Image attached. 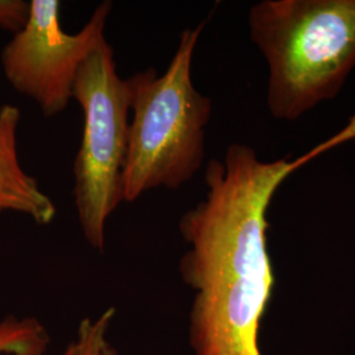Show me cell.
Masks as SVG:
<instances>
[{"instance_id": "cell-1", "label": "cell", "mask_w": 355, "mask_h": 355, "mask_svg": "<svg viewBox=\"0 0 355 355\" xmlns=\"http://www.w3.org/2000/svg\"><path fill=\"white\" fill-rule=\"evenodd\" d=\"M336 141L297 158L262 161L252 146L230 144L204 174V200L184 212L179 232L189 245L179 262L193 291L189 341L192 355H262L259 331L272 297L267 211L283 182Z\"/></svg>"}, {"instance_id": "cell-2", "label": "cell", "mask_w": 355, "mask_h": 355, "mask_svg": "<svg viewBox=\"0 0 355 355\" xmlns=\"http://www.w3.org/2000/svg\"><path fill=\"white\" fill-rule=\"evenodd\" d=\"M268 70L267 108L296 121L337 98L355 69V0H262L248 15Z\"/></svg>"}, {"instance_id": "cell-3", "label": "cell", "mask_w": 355, "mask_h": 355, "mask_svg": "<svg viewBox=\"0 0 355 355\" xmlns=\"http://www.w3.org/2000/svg\"><path fill=\"white\" fill-rule=\"evenodd\" d=\"M204 26L205 21L182 32L164 76L150 67L125 79L133 117L123 202L132 203L159 187L179 189L203 166L212 101L193 86L191 67Z\"/></svg>"}, {"instance_id": "cell-4", "label": "cell", "mask_w": 355, "mask_h": 355, "mask_svg": "<svg viewBox=\"0 0 355 355\" xmlns=\"http://www.w3.org/2000/svg\"><path fill=\"white\" fill-rule=\"evenodd\" d=\"M73 98L85 114L74 161V198L83 236L103 252L105 223L123 203L130 101L127 80L117 76L112 46L103 40L76 71Z\"/></svg>"}, {"instance_id": "cell-5", "label": "cell", "mask_w": 355, "mask_h": 355, "mask_svg": "<svg viewBox=\"0 0 355 355\" xmlns=\"http://www.w3.org/2000/svg\"><path fill=\"white\" fill-rule=\"evenodd\" d=\"M61 1L32 0L26 28L3 48V73L15 91L31 98L45 117L61 114L73 98L76 71L104 37L112 10L103 1L89 23L76 35L64 33L60 21Z\"/></svg>"}, {"instance_id": "cell-6", "label": "cell", "mask_w": 355, "mask_h": 355, "mask_svg": "<svg viewBox=\"0 0 355 355\" xmlns=\"http://www.w3.org/2000/svg\"><path fill=\"white\" fill-rule=\"evenodd\" d=\"M20 110L15 105L0 108V212L13 211L31 217L36 224L48 225L57 209L42 192L38 182L20 165L17 153V128Z\"/></svg>"}, {"instance_id": "cell-7", "label": "cell", "mask_w": 355, "mask_h": 355, "mask_svg": "<svg viewBox=\"0 0 355 355\" xmlns=\"http://www.w3.org/2000/svg\"><path fill=\"white\" fill-rule=\"evenodd\" d=\"M51 341L38 318L0 316V355H45Z\"/></svg>"}, {"instance_id": "cell-8", "label": "cell", "mask_w": 355, "mask_h": 355, "mask_svg": "<svg viewBox=\"0 0 355 355\" xmlns=\"http://www.w3.org/2000/svg\"><path fill=\"white\" fill-rule=\"evenodd\" d=\"M114 316L116 309L111 306L98 318H83L78 325L76 340L67 345L62 355H104Z\"/></svg>"}, {"instance_id": "cell-9", "label": "cell", "mask_w": 355, "mask_h": 355, "mask_svg": "<svg viewBox=\"0 0 355 355\" xmlns=\"http://www.w3.org/2000/svg\"><path fill=\"white\" fill-rule=\"evenodd\" d=\"M31 16V1L0 0V28L13 35L26 28Z\"/></svg>"}, {"instance_id": "cell-10", "label": "cell", "mask_w": 355, "mask_h": 355, "mask_svg": "<svg viewBox=\"0 0 355 355\" xmlns=\"http://www.w3.org/2000/svg\"><path fill=\"white\" fill-rule=\"evenodd\" d=\"M104 355H120V353H119V352L114 349V346L111 345V343H108V345L105 346Z\"/></svg>"}]
</instances>
